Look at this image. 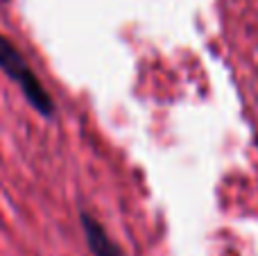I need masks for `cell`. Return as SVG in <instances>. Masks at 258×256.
<instances>
[{
  "mask_svg": "<svg viewBox=\"0 0 258 256\" xmlns=\"http://www.w3.org/2000/svg\"><path fill=\"white\" fill-rule=\"evenodd\" d=\"M254 141H256V150H258V134H256V139H254Z\"/></svg>",
  "mask_w": 258,
  "mask_h": 256,
  "instance_id": "3957f363",
  "label": "cell"
},
{
  "mask_svg": "<svg viewBox=\"0 0 258 256\" xmlns=\"http://www.w3.org/2000/svg\"><path fill=\"white\" fill-rule=\"evenodd\" d=\"M80 222H82V231H84V240L93 256H127L120 245L109 236V231L89 211L80 213Z\"/></svg>",
  "mask_w": 258,
  "mask_h": 256,
  "instance_id": "7a4b0ae2",
  "label": "cell"
},
{
  "mask_svg": "<svg viewBox=\"0 0 258 256\" xmlns=\"http://www.w3.org/2000/svg\"><path fill=\"white\" fill-rule=\"evenodd\" d=\"M0 71L21 89L23 98L30 102V107L34 109L39 116L48 118V120L54 118L57 107H54L52 95L48 93V89H45L43 82L39 80V75L32 71L25 54L5 34H0Z\"/></svg>",
  "mask_w": 258,
  "mask_h": 256,
  "instance_id": "6da1fadb",
  "label": "cell"
}]
</instances>
